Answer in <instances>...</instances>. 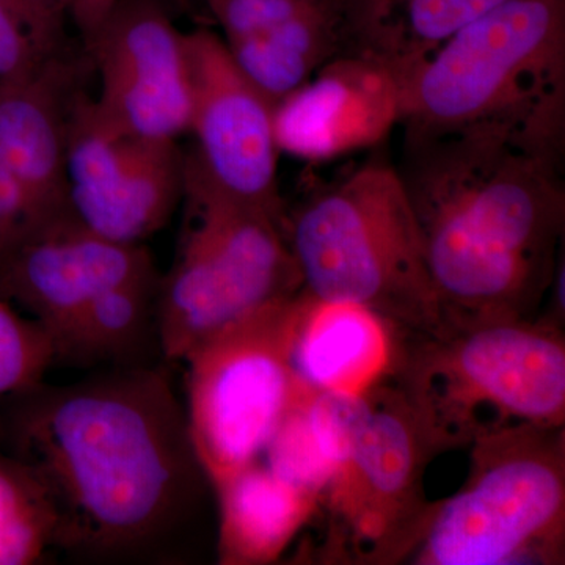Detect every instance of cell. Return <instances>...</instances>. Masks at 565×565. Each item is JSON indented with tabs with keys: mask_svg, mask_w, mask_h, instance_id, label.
Segmentation results:
<instances>
[{
	"mask_svg": "<svg viewBox=\"0 0 565 565\" xmlns=\"http://www.w3.org/2000/svg\"><path fill=\"white\" fill-rule=\"evenodd\" d=\"M303 297L230 323L185 359L189 434L211 486L259 460L282 418L313 390L294 364Z\"/></svg>",
	"mask_w": 565,
	"mask_h": 565,
	"instance_id": "ba28073f",
	"label": "cell"
},
{
	"mask_svg": "<svg viewBox=\"0 0 565 565\" xmlns=\"http://www.w3.org/2000/svg\"><path fill=\"white\" fill-rule=\"evenodd\" d=\"M84 50L102 84L95 102L110 121L152 140L189 132L185 33L161 0H118Z\"/></svg>",
	"mask_w": 565,
	"mask_h": 565,
	"instance_id": "7c38bea8",
	"label": "cell"
},
{
	"mask_svg": "<svg viewBox=\"0 0 565 565\" xmlns=\"http://www.w3.org/2000/svg\"><path fill=\"white\" fill-rule=\"evenodd\" d=\"M501 0H334L343 52L382 63L401 84L446 40Z\"/></svg>",
	"mask_w": 565,
	"mask_h": 565,
	"instance_id": "ac0fdd59",
	"label": "cell"
},
{
	"mask_svg": "<svg viewBox=\"0 0 565 565\" xmlns=\"http://www.w3.org/2000/svg\"><path fill=\"white\" fill-rule=\"evenodd\" d=\"M405 137L492 128L564 152L565 0H501L403 82Z\"/></svg>",
	"mask_w": 565,
	"mask_h": 565,
	"instance_id": "3957f363",
	"label": "cell"
},
{
	"mask_svg": "<svg viewBox=\"0 0 565 565\" xmlns=\"http://www.w3.org/2000/svg\"><path fill=\"white\" fill-rule=\"evenodd\" d=\"M188 230L156 302L159 349L184 362L212 334L303 291L282 223L215 184L196 156H184Z\"/></svg>",
	"mask_w": 565,
	"mask_h": 565,
	"instance_id": "8992f818",
	"label": "cell"
},
{
	"mask_svg": "<svg viewBox=\"0 0 565 565\" xmlns=\"http://www.w3.org/2000/svg\"><path fill=\"white\" fill-rule=\"evenodd\" d=\"M66 174L71 211L82 225L111 243L141 245L182 200L184 156L177 141L115 125L79 90L70 107Z\"/></svg>",
	"mask_w": 565,
	"mask_h": 565,
	"instance_id": "30bf717a",
	"label": "cell"
},
{
	"mask_svg": "<svg viewBox=\"0 0 565 565\" xmlns=\"http://www.w3.org/2000/svg\"><path fill=\"white\" fill-rule=\"evenodd\" d=\"M282 233L303 291L366 305L405 334L445 329L422 232L397 169L379 162L360 167L285 217Z\"/></svg>",
	"mask_w": 565,
	"mask_h": 565,
	"instance_id": "5b68a950",
	"label": "cell"
},
{
	"mask_svg": "<svg viewBox=\"0 0 565 565\" xmlns=\"http://www.w3.org/2000/svg\"><path fill=\"white\" fill-rule=\"evenodd\" d=\"M367 414V394L311 390L282 418L263 455L270 470L322 497L343 468Z\"/></svg>",
	"mask_w": 565,
	"mask_h": 565,
	"instance_id": "d6986e66",
	"label": "cell"
},
{
	"mask_svg": "<svg viewBox=\"0 0 565 565\" xmlns=\"http://www.w3.org/2000/svg\"><path fill=\"white\" fill-rule=\"evenodd\" d=\"M189 132L203 169L230 195L262 207L281 223L278 193L280 150L275 140V106L230 57L221 36L206 29L185 33Z\"/></svg>",
	"mask_w": 565,
	"mask_h": 565,
	"instance_id": "8fae6325",
	"label": "cell"
},
{
	"mask_svg": "<svg viewBox=\"0 0 565 565\" xmlns=\"http://www.w3.org/2000/svg\"><path fill=\"white\" fill-rule=\"evenodd\" d=\"M435 456L534 424H565L559 322L501 321L405 334L393 377Z\"/></svg>",
	"mask_w": 565,
	"mask_h": 565,
	"instance_id": "277c9868",
	"label": "cell"
},
{
	"mask_svg": "<svg viewBox=\"0 0 565 565\" xmlns=\"http://www.w3.org/2000/svg\"><path fill=\"white\" fill-rule=\"evenodd\" d=\"M563 159L492 128L405 137L397 172L445 327L534 319L559 263Z\"/></svg>",
	"mask_w": 565,
	"mask_h": 565,
	"instance_id": "7a4b0ae2",
	"label": "cell"
},
{
	"mask_svg": "<svg viewBox=\"0 0 565 565\" xmlns=\"http://www.w3.org/2000/svg\"><path fill=\"white\" fill-rule=\"evenodd\" d=\"M303 292L294 364L305 384L364 396L392 381L403 356V330L366 305Z\"/></svg>",
	"mask_w": 565,
	"mask_h": 565,
	"instance_id": "2e32d148",
	"label": "cell"
},
{
	"mask_svg": "<svg viewBox=\"0 0 565 565\" xmlns=\"http://www.w3.org/2000/svg\"><path fill=\"white\" fill-rule=\"evenodd\" d=\"M22 394L14 468L50 545L103 563L173 555L210 479L166 371L122 366Z\"/></svg>",
	"mask_w": 565,
	"mask_h": 565,
	"instance_id": "6da1fadb",
	"label": "cell"
},
{
	"mask_svg": "<svg viewBox=\"0 0 565 565\" xmlns=\"http://www.w3.org/2000/svg\"><path fill=\"white\" fill-rule=\"evenodd\" d=\"M403 120V84L363 55H334L275 106L280 152L327 162L375 147Z\"/></svg>",
	"mask_w": 565,
	"mask_h": 565,
	"instance_id": "9a60e30c",
	"label": "cell"
},
{
	"mask_svg": "<svg viewBox=\"0 0 565 565\" xmlns=\"http://www.w3.org/2000/svg\"><path fill=\"white\" fill-rule=\"evenodd\" d=\"M212 489L217 497V557L223 565L275 563L321 508L319 494L291 484L259 460Z\"/></svg>",
	"mask_w": 565,
	"mask_h": 565,
	"instance_id": "e0dca14e",
	"label": "cell"
},
{
	"mask_svg": "<svg viewBox=\"0 0 565 565\" xmlns=\"http://www.w3.org/2000/svg\"><path fill=\"white\" fill-rule=\"evenodd\" d=\"M54 362V343L43 327L0 299V401L35 388Z\"/></svg>",
	"mask_w": 565,
	"mask_h": 565,
	"instance_id": "7402d4cb",
	"label": "cell"
},
{
	"mask_svg": "<svg viewBox=\"0 0 565 565\" xmlns=\"http://www.w3.org/2000/svg\"><path fill=\"white\" fill-rule=\"evenodd\" d=\"M159 281L158 273L151 270L93 297L55 348V360L145 366L141 353L151 340L158 341Z\"/></svg>",
	"mask_w": 565,
	"mask_h": 565,
	"instance_id": "ffe728a7",
	"label": "cell"
},
{
	"mask_svg": "<svg viewBox=\"0 0 565 565\" xmlns=\"http://www.w3.org/2000/svg\"><path fill=\"white\" fill-rule=\"evenodd\" d=\"M434 456L393 379L367 393L356 444L321 498L332 522L329 550H348L355 563L408 559L433 509L423 473Z\"/></svg>",
	"mask_w": 565,
	"mask_h": 565,
	"instance_id": "9c48e42d",
	"label": "cell"
},
{
	"mask_svg": "<svg viewBox=\"0 0 565 565\" xmlns=\"http://www.w3.org/2000/svg\"><path fill=\"white\" fill-rule=\"evenodd\" d=\"M470 448L467 481L433 503L411 563L563 564L564 426L508 427Z\"/></svg>",
	"mask_w": 565,
	"mask_h": 565,
	"instance_id": "52a82bcc",
	"label": "cell"
},
{
	"mask_svg": "<svg viewBox=\"0 0 565 565\" xmlns=\"http://www.w3.org/2000/svg\"><path fill=\"white\" fill-rule=\"evenodd\" d=\"M50 545L46 520L17 470H0V564L39 559Z\"/></svg>",
	"mask_w": 565,
	"mask_h": 565,
	"instance_id": "603a6c76",
	"label": "cell"
},
{
	"mask_svg": "<svg viewBox=\"0 0 565 565\" xmlns=\"http://www.w3.org/2000/svg\"><path fill=\"white\" fill-rule=\"evenodd\" d=\"M151 270L143 245L111 243L70 211L0 250V299L28 311L57 348L93 297Z\"/></svg>",
	"mask_w": 565,
	"mask_h": 565,
	"instance_id": "5bb4252c",
	"label": "cell"
},
{
	"mask_svg": "<svg viewBox=\"0 0 565 565\" xmlns=\"http://www.w3.org/2000/svg\"><path fill=\"white\" fill-rule=\"evenodd\" d=\"M81 58L0 87V250L71 211L66 128Z\"/></svg>",
	"mask_w": 565,
	"mask_h": 565,
	"instance_id": "4fadbf2b",
	"label": "cell"
},
{
	"mask_svg": "<svg viewBox=\"0 0 565 565\" xmlns=\"http://www.w3.org/2000/svg\"><path fill=\"white\" fill-rule=\"evenodd\" d=\"M57 2L68 17L70 24L81 33L82 44H85L98 32L118 0H57Z\"/></svg>",
	"mask_w": 565,
	"mask_h": 565,
	"instance_id": "cb8c5ba5",
	"label": "cell"
},
{
	"mask_svg": "<svg viewBox=\"0 0 565 565\" xmlns=\"http://www.w3.org/2000/svg\"><path fill=\"white\" fill-rule=\"evenodd\" d=\"M70 25L57 0H0V87L71 57Z\"/></svg>",
	"mask_w": 565,
	"mask_h": 565,
	"instance_id": "44dd1931",
	"label": "cell"
}]
</instances>
